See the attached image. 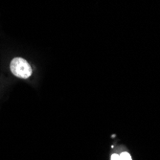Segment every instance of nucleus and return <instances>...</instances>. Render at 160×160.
<instances>
[{"instance_id": "3", "label": "nucleus", "mask_w": 160, "mask_h": 160, "mask_svg": "<svg viewBox=\"0 0 160 160\" xmlns=\"http://www.w3.org/2000/svg\"><path fill=\"white\" fill-rule=\"evenodd\" d=\"M119 155L118 154H112L111 155V160H118Z\"/></svg>"}, {"instance_id": "1", "label": "nucleus", "mask_w": 160, "mask_h": 160, "mask_svg": "<svg viewBox=\"0 0 160 160\" xmlns=\"http://www.w3.org/2000/svg\"><path fill=\"white\" fill-rule=\"evenodd\" d=\"M12 73L20 79H28L32 75V67L23 58H14L10 64Z\"/></svg>"}, {"instance_id": "2", "label": "nucleus", "mask_w": 160, "mask_h": 160, "mask_svg": "<svg viewBox=\"0 0 160 160\" xmlns=\"http://www.w3.org/2000/svg\"><path fill=\"white\" fill-rule=\"evenodd\" d=\"M118 160H132V156L129 155V153L128 152H123L119 155L118 157Z\"/></svg>"}]
</instances>
